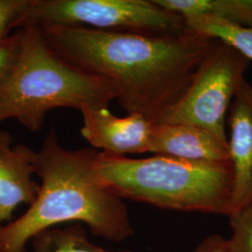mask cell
Returning a JSON list of instances; mask_svg holds the SVG:
<instances>
[{
    "instance_id": "2e32d148",
    "label": "cell",
    "mask_w": 252,
    "mask_h": 252,
    "mask_svg": "<svg viewBox=\"0 0 252 252\" xmlns=\"http://www.w3.org/2000/svg\"><path fill=\"white\" fill-rule=\"evenodd\" d=\"M20 34H13L6 41L0 43V84L6 80L13 67L19 52Z\"/></svg>"
},
{
    "instance_id": "9a60e30c",
    "label": "cell",
    "mask_w": 252,
    "mask_h": 252,
    "mask_svg": "<svg viewBox=\"0 0 252 252\" xmlns=\"http://www.w3.org/2000/svg\"><path fill=\"white\" fill-rule=\"evenodd\" d=\"M31 0H0V43L9 39L12 30L24 27Z\"/></svg>"
},
{
    "instance_id": "30bf717a",
    "label": "cell",
    "mask_w": 252,
    "mask_h": 252,
    "mask_svg": "<svg viewBox=\"0 0 252 252\" xmlns=\"http://www.w3.org/2000/svg\"><path fill=\"white\" fill-rule=\"evenodd\" d=\"M149 153L194 162L230 161L228 142L195 126L154 124Z\"/></svg>"
},
{
    "instance_id": "7c38bea8",
    "label": "cell",
    "mask_w": 252,
    "mask_h": 252,
    "mask_svg": "<svg viewBox=\"0 0 252 252\" xmlns=\"http://www.w3.org/2000/svg\"><path fill=\"white\" fill-rule=\"evenodd\" d=\"M185 25L192 31L223 41L252 60V27H243L209 15L185 17Z\"/></svg>"
},
{
    "instance_id": "7a4b0ae2",
    "label": "cell",
    "mask_w": 252,
    "mask_h": 252,
    "mask_svg": "<svg viewBox=\"0 0 252 252\" xmlns=\"http://www.w3.org/2000/svg\"><path fill=\"white\" fill-rule=\"evenodd\" d=\"M97 151L67 150L52 129L35 157L40 189L25 214L0 227V252H26L28 241L65 222H82L92 234L121 242L134 234L124 200L100 183L94 165Z\"/></svg>"
},
{
    "instance_id": "5b68a950",
    "label": "cell",
    "mask_w": 252,
    "mask_h": 252,
    "mask_svg": "<svg viewBox=\"0 0 252 252\" xmlns=\"http://www.w3.org/2000/svg\"><path fill=\"white\" fill-rule=\"evenodd\" d=\"M29 23L156 36L175 35L187 29L180 14L153 0H31Z\"/></svg>"
},
{
    "instance_id": "6da1fadb",
    "label": "cell",
    "mask_w": 252,
    "mask_h": 252,
    "mask_svg": "<svg viewBox=\"0 0 252 252\" xmlns=\"http://www.w3.org/2000/svg\"><path fill=\"white\" fill-rule=\"evenodd\" d=\"M38 26V25H37ZM49 47L83 72L109 81L128 114L162 124L218 39L187 28L175 35L39 26Z\"/></svg>"
},
{
    "instance_id": "9c48e42d",
    "label": "cell",
    "mask_w": 252,
    "mask_h": 252,
    "mask_svg": "<svg viewBox=\"0 0 252 252\" xmlns=\"http://www.w3.org/2000/svg\"><path fill=\"white\" fill-rule=\"evenodd\" d=\"M229 123L228 145L234 176L232 214L252 202V85L246 80L231 103Z\"/></svg>"
},
{
    "instance_id": "277c9868",
    "label": "cell",
    "mask_w": 252,
    "mask_h": 252,
    "mask_svg": "<svg viewBox=\"0 0 252 252\" xmlns=\"http://www.w3.org/2000/svg\"><path fill=\"white\" fill-rule=\"evenodd\" d=\"M19 34L16 61L0 84V123L15 119L38 132L50 110L108 108L116 99L109 81L83 72L54 54L39 26L27 24Z\"/></svg>"
},
{
    "instance_id": "5bb4252c",
    "label": "cell",
    "mask_w": 252,
    "mask_h": 252,
    "mask_svg": "<svg viewBox=\"0 0 252 252\" xmlns=\"http://www.w3.org/2000/svg\"><path fill=\"white\" fill-rule=\"evenodd\" d=\"M229 218L233 231L227 239L230 252H252V202Z\"/></svg>"
},
{
    "instance_id": "ba28073f",
    "label": "cell",
    "mask_w": 252,
    "mask_h": 252,
    "mask_svg": "<svg viewBox=\"0 0 252 252\" xmlns=\"http://www.w3.org/2000/svg\"><path fill=\"white\" fill-rule=\"evenodd\" d=\"M36 153L24 144H13L11 134L0 129V227L12 221L22 204L31 206L39 192L35 174Z\"/></svg>"
},
{
    "instance_id": "8fae6325",
    "label": "cell",
    "mask_w": 252,
    "mask_h": 252,
    "mask_svg": "<svg viewBox=\"0 0 252 252\" xmlns=\"http://www.w3.org/2000/svg\"><path fill=\"white\" fill-rule=\"evenodd\" d=\"M181 17L209 15L243 27H252V0H153Z\"/></svg>"
},
{
    "instance_id": "8992f818",
    "label": "cell",
    "mask_w": 252,
    "mask_h": 252,
    "mask_svg": "<svg viewBox=\"0 0 252 252\" xmlns=\"http://www.w3.org/2000/svg\"><path fill=\"white\" fill-rule=\"evenodd\" d=\"M250 63L233 46L218 40L183 97L162 124L195 126L228 142L226 113Z\"/></svg>"
},
{
    "instance_id": "e0dca14e",
    "label": "cell",
    "mask_w": 252,
    "mask_h": 252,
    "mask_svg": "<svg viewBox=\"0 0 252 252\" xmlns=\"http://www.w3.org/2000/svg\"><path fill=\"white\" fill-rule=\"evenodd\" d=\"M193 252H230L228 240L220 234L206 237Z\"/></svg>"
},
{
    "instance_id": "52a82bcc",
    "label": "cell",
    "mask_w": 252,
    "mask_h": 252,
    "mask_svg": "<svg viewBox=\"0 0 252 252\" xmlns=\"http://www.w3.org/2000/svg\"><path fill=\"white\" fill-rule=\"evenodd\" d=\"M82 136L102 153L116 156L149 153L154 124L138 114L115 116L108 108L81 110Z\"/></svg>"
},
{
    "instance_id": "4fadbf2b",
    "label": "cell",
    "mask_w": 252,
    "mask_h": 252,
    "mask_svg": "<svg viewBox=\"0 0 252 252\" xmlns=\"http://www.w3.org/2000/svg\"><path fill=\"white\" fill-rule=\"evenodd\" d=\"M32 243L34 252H110L92 243L81 224L48 229L35 235Z\"/></svg>"
},
{
    "instance_id": "3957f363",
    "label": "cell",
    "mask_w": 252,
    "mask_h": 252,
    "mask_svg": "<svg viewBox=\"0 0 252 252\" xmlns=\"http://www.w3.org/2000/svg\"><path fill=\"white\" fill-rule=\"evenodd\" d=\"M94 170L100 183L122 199L178 211L232 212L231 161L194 162L164 155L133 159L98 152Z\"/></svg>"
}]
</instances>
